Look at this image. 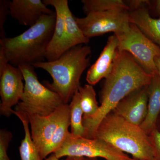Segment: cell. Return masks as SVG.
<instances>
[{
  "label": "cell",
  "instance_id": "obj_1",
  "mask_svg": "<svg viewBox=\"0 0 160 160\" xmlns=\"http://www.w3.org/2000/svg\"><path fill=\"white\" fill-rule=\"evenodd\" d=\"M153 76L143 69L129 52L117 49L111 72L105 79L101 91L99 108L94 115L83 118L86 138H93L101 121L118 103L132 92L148 86Z\"/></svg>",
  "mask_w": 160,
  "mask_h": 160
},
{
  "label": "cell",
  "instance_id": "obj_2",
  "mask_svg": "<svg viewBox=\"0 0 160 160\" xmlns=\"http://www.w3.org/2000/svg\"><path fill=\"white\" fill-rule=\"evenodd\" d=\"M56 14L44 15L36 24L17 36L0 39L9 64L18 67L44 62L55 26Z\"/></svg>",
  "mask_w": 160,
  "mask_h": 160
},
{
  "label": "cell",
  "instance_id": "obj_3",
  "mask_svg": "<svg viewBox=\"0 0 160 160\" xmlns=\"http://www.w3.org/2000/svg\"><path fill=\"white\" fill-rule=\"evenodd\" d=\"M91 53L90 46L79 45L69 49L55 61L39 62L32 66L50 74L52 82L47 85L48 88L58 93L68 104L81 86L80 79L90 64Z\"/></svg>",
  "mask_w": 160,
  "mask_h": 160
},
{
  "label": "cell",
  "instance_id": "obj_4",
  "mask_svg": "<svg viewBox=\"0 0 160 160\" xmlns=\"http://www.w3.org/2000/svg\"><path fill=\"white\" fill-rule=\"evenodd\" d=\"M93 138L104 140L136 160H151L154 149L149 136L140 126L111 112L101 121Z\"/></svg>",
  "mask_w": 160,
  "mask_h": 160
},
{
  "label": "cell",
  "instance_id": "obj_5",
  "mask_svg": "<svg viewBox=\"0 0 160 160\" xmlns=\"http://www.w3.org/2000/svg\"><path fill=\"white\" fill-rule=\"evenodd\" d=\"M18 67L25 83L22 96L16 106L15 111L28 115L46 116L66 104L59 95L40 82L33 66L22 65Z\"/></svg>",
  "mask_w": 160,
  "mask_h": 160
},
{
  "label": "cell",
  "instance_id": "obj_6",
  "mask_svg": "<svg viewBox=\"0 0 160 160\" xmlns=\"http://www.w3.org/2000/svg\"><path fill=\"white\" fill-rule=\"evenodd\" d=\"M53 153L58 159L64 157H77L102 158L106 160H134L104 140L74 137L70 132Z\"/></svg>",
  "mask_w": 160,
  "mask_h": 160
},
{
  "label": "cell",
  "instance_id": "obj_7",
  "mask_svg": "<svg viewBox=\"0 0 160 160\" xmlns=\"http://www.w3.org/2000/svg\"><path fill=\"white\" fill-rule=\"evenodd\" d=\"M114 35L118 38V50L130 53L149 74H157L155 59L160 57V48L137 26L130 23L129 31Z\"/></svg>",
  "mask_w": 160,
  "mask_h": 160
},
{
  "label": "cell",
  "instance_id": "obj_8",
  "mask_svg": "<svg viewBox=\"0 0 160 160\" xmlns=\"http://www.w3.org/2000/svg\"><path fill=\"white\" fill-rule=\"evenodd\" d=\"M75 19L83 34L89 39L107 32L115 34L126 32L130 29L128 8L91 12L84 18L75 17Z\"/></svg>",
  "mask_w": 160,
  "mask_h": 160
},
{
  "label": "cell",
  "instance_id": "obj_9",
  "mask_svg": "<svg viewBox=\"0 0 160 160\" xmlns=\"http://www.w3.org/2000/svg\"><path fill=\"white\" fill-rule=\"evenodd\" d=\"M69 111V104H65L46 116L28 115L32 138L39 152L42 160L46 159L49 155L50 143L55 136L61 121Z\"/></svg>",
  "mask_w": 160,
  "mask_h": 160
},
{
  "label": "cell",
  "instance_id": "obj_10",
  "mask_svg": "<svg viewBox=\"0 0 160 160\" xmlns=\"http://www.w3.org/2000/svg\"><path fill=\"white\" fill-rule=\"evenodd\" d=\"M22 72L18 67L9 64L0 73V113L9 117L13 114L12 108L19 103L24 92Z\"/></svg>",
  "mask_w": 160,
  "mask_h": 160
},
{
  "label": "cell",
  "instance_id": "obj_11",
  "mask_svg": "<svg viewBox=\"0 0 160 160\" xmlns=\"http://www.w3.org/2000/svg\"><path fill=\"white\" fill-rule=\"evenodd\" d=\"M148 86L129 93L118 103L112 111L131 124L140 126L148 110Z\"/></svg>",
  "mask_w": 160,
  "mask_h": 160
},
{
  "label": "cell",
  "instance_id": "obj_12",
  "mask_svg": "<svg viewBox=\"0 0 160 160\" xmlns=\"http://www.w3.org/2000/svg\"><path fill=\"white\" fill-rule=\"evenodd\" d=\"M9 15L22 26H33L44 15L54 14L42 0L9 1Z\"/></svg>",
  "mask_w": 160,
  "mask_h": 160
},
{
  "label": "cell",
  "instance_id": "obj_13",
  "mask_svg": "<svg viewBox=\"0 0 160 160\" xmlns=\"http://www.w3.org/2000/svg\"><path fill=\"white\" fill-rule=\"evenodd\" d=\"M118 46L117 37L114 34L109 37L99 57L87 72L86 80L88 84L94 86L108 76L112 69Z\"/></svg>",
  "mask_w": 160,
  "mask_h": 160
},
{
  "label": "cell",
  "instance_id": "obj_14",
  "mask_svg": "<svg viewBox=\"0 0 160 160\" xmlns=\"http://www.w3.org/2000/svg\"><path fill=\"white\" fill-rule=\"evenodd\" d=\"M46 6H51L58 10L64 20L67 36V46L69 49L75 46L87 45L89 39L86 38L79 27L75 17L69 9L67 0H43Z\"/></svg>",
  "mask_w": 160,
  "mask_h": 160
},
{
  "label": "cell",
  "instance_id": "obj_15",
  "mask_svg": "<svg viewBox=\"0 0 160 160\" xmlns=\"http://www.w3.org/2000/svg\"><path fill=\"white\" fill-rule=\"evenodd\" d=\"M148 6L129 11V21L160 48V17H152L149 13Z\"/></svg>",
  "mask_w": 160,
  "mask_h": 160
},
{
  "label": "cell",
  "instance_id": "obj_16",
  "mask_svg": "<svg viewBox=\"0 0 160 160\" xmlns=\"http://www.w3.org/2000/svg\"><path fill=\"white\" fill-rule=\"evenodd\" d=\"M148 103L147 114L140 127L149 135L156 128L160 114V80L154 75L148 86Z\"/></svg>",
  "mask_w": 160,
  "mask_h": 160
},
{
  "label": "cell",
  "instance_id": "obj_17",
  "mask_svg": "<svg viewBox=\"0 0 160 160\" xmlns=\"http://www.w3.org/2000/svg\"><path fill=\"white\" fill-rule=\"evenodd\" d=\"M56 21L54 32L45 55L48 62L58 59L69 49L64 20L59 11L55 9Z\"/></svg>",
  "mask_w": 160,
  "mask_h": 160
},
{
  "label": "cell",
  "instance_id": "obj_18",
  "mask_svg": "<svg viewBox=\"0 0 160 160\" xmlns=\"http://www.w3.org/2000/svg\"><path fill=\"white\" fill-rule=\"evenodd\" d=\"M13 114L16 115L21 120L25 131V137L22 141L19 147L21 160H42L39 152L32 138L28 114L15 110L13 111Z\"/></svg>",
  "mask_w": 160,
  "mask_h": 160
},
{
  "label": "cell",
  "instance_id": "obj_19",
  "mask_svg": "<svg viewBox=\"0 0 160 160\" xmlns=\"http://www.w3.org/2000/svg\"><path fill=\"white\" fill-rule=\"evenodd\" d=\"M71 133L74 137L86 138V130L83 124V112L78 90L75 93L69 104Z\"/></svg>",
  "mask_w": 160,
  "mask_h": 160
},
{
  "label": "cell",
  "instance_id": "obj_20",
  "mask_svg": "<svg viewBox=\"0 0 160 160\" xmlns=\"http://www.w3.org/2000/svg\"><path fill=\"white\" fill-rule=\"evenodd\" d=\"M80 103L83 112V118L91 117L97 113L99 106L96 99V93L93 86L86 84L78 89Z\"/></svg>",
  "mask_w": 160,
  "mask_h": 160
},
{
  "label": "cell",
  "instance_id": "obj_21",
  "mask_svg": "<svg viewBox=\"0 0 160 160\" xmlns=\"http://www.w3.org/2000/svg\"><path fill=\"white\" fill-rule=\"evenodd\" d=\"M82 2L83 12L86 15L91 12L128 8L122 0H82Z\"/></svg>",
  "mask_w": 160,
  "mask_h": 160
},
{
  "label": "cell",
  "instance_id": "obj_22",
  "mask_svg": "<svg viewBox=\"0 0 160 160\" xmlns=\"http://www.w3.org/2000/svg\"><path fill=\"white\" fill-rule=\"evenodd\" d=\"M12 138V134L5 129L0 130V160H10L7 154L9 143Z\"/></svg>",
  "mask_w": 160,
  "mask_h": 160
},
{
  "label": "cell",
  "instance_id": "obj_23",
  "mask_svg": "<svg viewBox=\"0 0 160 160\" xmlns=\"http://www.w3.org/2000/svg\"><path fill=\"white\" fill-rule=\"evenodd\" d=\"M9 1H0V39L6 37L4 29V24L9 15Z\"/></svg>",
  "mask_w": 160,
  "mask_h": 160
},
{
  "label": "cell",
  "instance_id": "obj_24",
  "mask_svg": "<svg viewBox=\"0 0 160 160\" xmlns=\"http://www.w3.org/2000/svg\"><path fill=\"white\" fill-rule=\"evenodd\" d=\"M149 136L154 149L151 160H160V129L156 127Z\"/></svg>",
  "mask_w": 160,
  "mask_h": 160
},
{
  "label": "cell",
  "instance_id": "obj_25",
  "mask_svg": "<svg viewBox=\"0 0 160 160\" xmlns=\"http://www.w3.org/2000/svg\"><path fill=\"white\" fill-rule=\"evenodd\" d=\"M123 2L129 11L136 10L149 4V1L148 0H126Z\"/></svg>",
  "mask_w": 160,
  "mask_h": 160
},
{
  "label": "cell",
  "instance_id": "obj_26",
  "mask_svg": "<svg viewBox=\"0 0 160 160\" xmlns=\"http://www.w3.org/2000/svg\"><path fill=\"white\" fill-rule=\"evenodd\" d=\"M148 9L150 15H156L160 17V0L149 1Z\"/></svg>",
  "mask_w": 160,
  "mask_h": 160
},
{
  "label": "cell",
  "instance_id": "obj_27",
  "mask_svg": "<svg viewBox=\"0 0 160 160\" xmlns=\"http://www.w3.org/2000/svg\"><path fill=\"white\" fill-rule=\"evenodd\" d=\"M9 62L4 50L0 47V73L4 70Z\"/></svg>",
  "mask_w": 160,
  "mask_h": 160
},
{
  "label": "cell",
  "instance_id": "obj_28",
  "mask_svg": "<svg viewBox=\"0 0 160 160\" xmlns=\"http://www.w3.org/2000/svg\"><path fill=\"white\" fill-rule=\"evenodd\" d=\"M155 63L157 71V75L160 80V57L156 58L155 59Z\"/></svg>",
  "mask_w": 160,
  "mask_h": 160
},
{
  "label": "cell",
  "instance_id": "obj_29",
  "mask_svg": "<svg viewBox=\"0 0 160 160\" xmlns=\"http://www.w3.org/2000/svg\"><path fill=\"white\" fill-rule=\"evenodd\" d=\"M83 157H67L65 160H82Z\"/></svg>",
  "mask_w": 160,
  "mask_h": 160
},
{
  "label": "cell",
  "instance_id": "obj_30",
  "mask_svg": "<svg viewBox=\"0 0 160 160\" xmlns=\"http://www.w3.org/2000/svg\"><path fill=\"white\" fill-rule=\"evenodd\" d=\"M59 159L55 155L54 153H52L50 156H49V157L46 158L45 160H59Z\"/></svg>",
  "mask_w": 160,
  "mask_h": 160
},
{
  "label": "cell",
  "instance_id": "obj_31",
  "mask_svg": "<svg viewBox=\"0 0 160 160\" xmlns=\"http://www.w3.org/2000/svg\"><path fill=\"white\" fill-rule=\"evenodd\" d=\"M82 160H98L97 158H84Z\"/></svg>",
  "mask_w": 160,
  "mask_h": 160
},
{
  "label": "cell",
  "instance_id": "obj_32",
  "mask_svg": "<svg viewBox=\"0 0 160 160\" xmlns=\"http://www.w3.org/2000/svg\"><path fill=\"white\" fill-rule=\"evenodd\" d=\"M156 127L160 129V114L159 117L158 119Z\"/></svg>",
  "mask_w": 160,
  "mask_h": 160
},
{
  "label": "cell",
  "instance_id": "obj_33",
  "mask_svg": "<svg viewBox=\"0 0 160 160\" xmlns=\"http://www.w3.org/2000/svg\"></svg>",
  "mask_w": 160,
  "mask_h": 160
}]
</instances>
